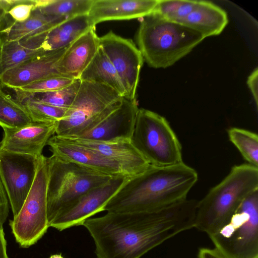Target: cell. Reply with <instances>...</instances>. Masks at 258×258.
Instances as JSON below:
<instances>
[{"instance_id":"6da1fadb","label":"cell","mask_w":258,"mask_h":258,"mask_svg":"<svg viewBox=\"0 0 258 258\" xmlns=\"http://www.w3.org/2000/svg\"><path fill=\"white\" fill-rule=\"evenodd\" d=\"M198 201L185 199L155 211L107 212L82 224L97 258H141L175 235L195 227Z\"/></svg>"},{"instance_id":"7a4b0ae2","label":"cell","mask_w":258,"mask_h":258,"mask_svg":"<svg viewBox=\"0 0 258 258\" xmlns=\"http://www.w3.org/2000/svg\"><path fill=\"white\" fill-rule=\"evenodd\" d=\"M198 180L195 169L183 162L150 165L131 177L106 203L103 211L132 213L155 211L183 201Z\"/></svg>"},{"instance_id":"3957f363","label":"cell","mask_w":258,"mask_h":258,"mask_svg":"<svg viewBox=\"0 0 258 258\" xmlns=\"http://www.w3.org/2000/svg\"><path fill=\"white\" fill-rule=\"evenodd\" d=\"M258 189V167L234 165L227 176L198 201L195 227L209 236L225 224L244 199Z\"/></svg>"},{"instance_id":"277c9868","label":"cell","mask_w":258,"mask_h":258,"mask_svg":"<svg viewBox=\"0 0 258 258\" xmlns=\"http://www.w3.org/2000/svg\"><path fill=\"white\" fill-rule=\"evenodd\" d=\"M205 38L199 32L153 13L142 18L137 33L143 59L155 69L172 66Z\"/></svg>"},{"instance_id":"5b68a950","label":"cell","mask_w":258,"mask_h":258,"mask_svg":"<svg viewBox=\"0 0 258 258\" xmlns=\"http://www.w3.org/2000/svg\"><path fill=\"white\" fill-rule=\"evenodd\" d=\"M122 99L105 84L82 81L72 103L57 122L55 135L67 139L80 137L119 107Z\"/></svg>"},{"instance_id":"8992f818","label":"cell","mask_w":258,"mask_h":258,"mask_svg":"<svg viewBox=\"0 0 258 258\" xmlns=\"http://www.w3.org/2000/svg\"><path fill=\"white\" fill-rule=\"evenodd\" d=\"M47 160L48 225L82 195L106 183L112 178L53 155L47 157Z\"/></svg>"},{"instance_id":"52a82bcc","label":"cell","mask_w":258,"mask_h":258,"mask_svg":"<svg viewBox=\"0 0 258 258\" xmlns=\"http://www.w3.org/2000/svg\"><path fill=\"white\" fill-rule=\"evenodd\" d=\"M132 143L148 163L163 167L183 162L182 146L167 119L152 111L140 108Z\"/></svg>"},{"instance_id":"ba28073f","label":"cell","mask_w":258,"mask_h":258,"mask_svg":"<svg viewBox=\"0 0 258 258\" xmlns=\"http://www.w3.org/2000/svg\"><path fill=\"white\" fill-rule=\"evenodd\" d=\"M226 258H258V189L242 202L229 220L209 236Z\"/></svg>"},{"instance_id":"9c48e42d","label":"cell","mask_w":258,"mask_h":258,"mask_svg":"<svg viewBox=\"0 0 258 258\" xmlns=\"http://www.w3.org/2000/svg\"><path fill=\"white\" fill-rule=\"evenodd\" d=\"M48 179L47 157L41 155L31 188L18 215L10 221L13 234L22 247L27 248L36 243L49 227L47 216Z\"/></svg>"},{"instance_id":"30bf717a","label":"cell","mask_w":258,"mask_h":258,"mask_svg":"<svg viewBox=\"0 0 258 258\" xmlns=\"http://www.w3.org/2000/svg\"><path fill=\"white\" fill-rule=\"evenodd\" d=\"M39 157L0 148V178L14 217L20 212L33 184Z\"/></svg>"},{"instance_id":"8fae6325","label":"cell","mask_w":258,"mask_h":258,"mask_svg":"<svg viewBox=\"0 0 258 258\" xmlns=\"http://www.w3.org/2000/svg\"><path fill=\"white\" fill-rule=\"evenodd\" d=\"M99 45L113 65L127 93L136 98V91L143 57L134 42L112 31L99 37Z\"/></svg>"},{"instance_id":"7c38bea8","label":"cell","mask_w":258,"mask_h":258,"mask_svg":"<svg viewBox=\"0 0 258 258\" xmlns=\"http://www.w3.org/2000/svg\"><path fill=\"white\" fill-rule=\"evenodd\" d=\"M131 178L121 176L111 178L106 183L90 190L60 213L49 225L59 231L82 224L100 212L109 200Z\"/></svg>"},{"instance_id":"4fadbf2b","label":"cell","mask_w":258,"mask_h":258,"mask_svg":"<svg viewBox=\"0 0 258 258\" xmlns=\"http://www.w3.org/2000/svg\"><path fill=\"white\" fill-rule=\"evenodd\" d=\"M139 109L136 98L123 97L119 107L92 129L73 139L103 142L132 141Z\"/></svg>"},{"instance_id":"5bb4252c","label":"cell","mask_w":258,"mask_h":258,"mask_svg":"<svg viewBox=\"0 0 258 258\" xmlns=\"http://www.w3.org/2000/svg\"><path fill=\"white\" fill-rule=\"evenodd\" d=\"M67 47L47 51L7 71L1 77V87L14 90L38 81L63 76L58 72L56 64Z\"/></svg>"},{"instance_id":"9a60e30c","label":"cell","mask_w":258,"mask_h":258,"mask_svg":"<svg viewBox=\"0 0 258 258\" xmlns=\"http://www.w3.org/2000/svg\"><path fill=\"white\" fill-rule=\"evenodd\" d=\"M46 145L49 146L52 155L61 159L76 163L111 177L127 176L114 162L70 139L53 135Z\"/></svg>"},{"instance_id":"2e32d148","label":"cell","mask_w":258,"mask_h":258,"mask_svg":"<svg viewBox=\"0 0 258 258\" xmlns=\"http://www.w3.org/2000/svg\"><path fill=\"white\" fill-rule=\"evenodd\" d=\"M56 122H33L20 128H3L0 148L10 152L39 157L48 140L55 134Z\"/></svg>"},{"instance_id":"e0dca14e","label":"cell","mask_w":258,"mask_h":258,"mask_svg":"<svg viewBox=\"0 0 258 258\" xmlns=\"http://www.w3.org/2000/svg\"><path fill=\"white\" fill-rule=\"evenodd\" d=\"M68 139L114 162L130 177L141 174L150 166L132 141L103 142L80 139Z\"/></svg>"},{"instance_id":"ac0fdd59","label":"cell","mask_w":258,"mask_h":258,"mask_svg":"<svg viewBox=\"0 0 258 258\" xmlns=\"http://www.w3.org/2000/svg\"><path fill=\"white\" fill-rule=\"evenodd\" d=\"M158 0H93L88 14L95 27L102 22L143 18L153 13Z\"/></svg>"},{"instance_id":"d6986e66","label":"cell","mask_w":258,"mask_h":258,"mask_svg":"<svg viewBox=\"0 0 258 258\" xmlns=\"http://www.w3.org/2000/svg\"><path fill=\"white\" fill-rule=\"evenodd\" d=\"M99 47V37L94 27L67 48L57 62L58 72L66 77L79 79L82 73L95 56Z\"/></svg>"},{"instance_id":"ffe728a7","label":"cell","mask_w":258,"mask_h":258,"mask_svg":"<svg viewBox=\"0 0 258 258\" xmlns=\"http://www.w3.org/2000/svg\"><path fill=\"white\" fill-rule=\"evenodd\" d=\"M228 23V16L223 9L211 2L199 1L180 24L199 32L206 38L220 34Z\"/></svg>"},{"instance_id":"44dd1931","label":"cell","mask_w":258,"mask_h":258,"mask_svg":"<svg viewBox=\"0 0 258 258\" xmlns=\"http://www.w3.org/2000/svg\"><path fill=\"white\" fill-rule=\"evenodd\" d=\"M48 32L26 37L17 41H5L2 52L0 79L7 71L48 51L45 41Z\"/></svg>"},{"instance_id":"7402d4cb","label":"cell","mask_w":258,"mask_h":258,"mask_svg":"<svg viewBox=\"0 0 258 258\" xmlns=\"http://www.w3.org/2000/svg\"><path fill=\"white\" fill-rule=\"evenodd\" d=\"M94 27L91 23L88 14L67 19L48 32L45 41L46 49L49 51L67 47Z\"/></svg>"},{"instance_id":"603a6c76","label":"cell","mask_w":258,"mask_h":258,"mask_svg":"<svg viewBox=\"0 0 258 258\" xmlns=\"http://www.w3.org/2000/svg\"><path fill=\"white\" fill-rule=\"evenodd\" d=\"M79 79L82 81L95 82L105 84L122 97L127 93L116 70L99 47L95 56L84 70Z\"/></svg>"},{"instance_id":"cb8c5ba5","label":"cell","mask_w":258,"mask_h":258,"mask_svg":"<svg viewBox=\"0 0 258 258\" xmlns=\"http://www.w3.org/2000/svg\"><path fill=\"white\" fill-rule=\"evenodd\" d=\"M67 19L43 14L35 8L29 18L23 22H14L5 33V41H17L23 38L49 32Z\"/></svg>"},{"instance_id":"d4e9b609","label":"cell","mask_w":258,"mask_h":258,"mask_svg":"<svg viewBox=\"0 0 258 258\" xmlns=\"http://www.w3.org/2000/svg\"><path fill=\"white\" fill-rule=\"evenodd\" d=\"M33 122L23 104L0 88V125L3 128L17 129Z\"/></svg>"},{"instance_id":"484cf974","label":"cell","mask_w":258,"mask_h":258,"mask_svg":"<svg viewBox=\"0 0 258 258\" xmlns=\"http://www.w3.org/2000/svg\"><path fill=\"white\" fill-rule=\"evenodd\" d=\"M93 0H36V8L43 14L69 19L88 14Z\"/></svg>"},{"instance_id":"4316f807","label":"cell","mask_w":258,"mask_h":258,"mask_svg":"<svg viewBox=\"0 0 258 258\" xmlns=\"http://www.w3.org/2000/svg\"><path fill=\"white\" fill-rule=\"evenodd\" d=\"M229 141L247 164L258 167V136L252 132L236 127L227 131Z\"/></svg>"},{"instance_id":"83f0119b","label":"cell","mask_w":258,"mask_h":258,"mask_svg":"<svg viewBox=\"0 0 258 258\" xmlns=\"http://www.w3.org/2000/svg\"><path fill=\"white\" fill-rule=\"evenodd\" d=\"M198 2L195 0H158L153 13L166 20L180 23Z\"/></svg>"},{"instance_id":"f1b7e54d","label":"cell","mask_w":258,"mask_h":258,"mask_svg":"<svg viewBox=\"0 0 258 258\" xmlns=\"http://www.w3.org/2000/svg\"><path fill=\"white\" fill-rule=\"evenodd\" d=\"M82 81L76 79L70 85L55 91L40 93L29 98L37 102L68 109L72 103Z\"/></svg>"},{"instance_id":"f546056e","label":"cell","mask_w":258,"mask_h":258,"mask_svg":"<svg viewBox=\"0 0 258 258\" xmlns=\"http://www.w3.org/2000/svg\"><path fill=\"white\" fill-rule=\"evenodd\" d=\"M75 80L63 76L55 77L28 84L13 90L16 94V98L22 102L34 94L63 88L71 84Z\"/></svg>"},{"instance_id":"4dcf8cb0","label":"cell","mask_w":258,"mask_h":258,"mask_svg":"<svg viewBox=\"0 0 258 258\" xmlns=\"http://www.w3.org/2000/svg\"><path fill=\"white\" fill-rule=\"evenodd\" d=\"M23 104L33 122H56L64 115L67 109L37 102L31 98L24 99Z\"/></svg>"},{"instance_id":"1f68e13d","label":"cell","mask_w":258,"mask_h":258,"mask_svg":"<svg viewBox=\"0 0 258 258\" xmlns=\"http://www.w3.org/2000/svg\"><path fill=\"white\" fill-rule=\"evenodd\" d=\"M36 8V0H17L8 11L9 16L16 22L27 20Z\"/></svg>"},{"instance_id":"d6a6232c","label":"cell","mask_w":258,"mask_h":258,"mask_svg":"<svg viewBox=\"0 0 258 258\" xmlns=\"http://www.w3.org/2000/svg\"><path fill=\"white\" fill-rule=\"evenodd\" d=\"M14 3V0H0V33H6L15 22L8 14Z\"/></svg>"},{"instance_id":"836d02e7","label":"cell","mask_w":258,"mask_h":258,"mask_svg":"<svg viewBox=\"0 0 258 258\" xmlns=\"http://www.w3.org/2000/svg\"><path fill=\"white\" fill-rule=\"evenodd\" d=\"M9 215V204L7 194L0 178V228L5 222Z\"/></svg>"},{"instance_id":"e575fe53","label":"cell","mask_w":258,"mask_h":258,"mask_svg":"<svg viewBox=\"0 0 258 258\" xmlns=\"http://www.w3.org/2000/svg\"><path fill=\"white\" fill-rule=\"evenodd\" d=\"M247 85L252 93L256 106L258 105V69H255L248 77L247 82Z\"/></svg>"},{"instance_id":"d590c367","label":"cell","mask_w":258,"mask_h":258,"mask_svg":"<svg viewBox=\"0 0 258 258\" xmlns=\"http://www.w3.org/2000/svg\"><path fill=\"white\" fill-rule=\"evenodd\" d=\"M198 258H226L215 248L201 247L198 253Z\"/></svg>"},{"instance_id":"8d00e7d4","label":"cell","mask_w":258,"mask_h":258,"mask_svg":"<svg viewBox=\"0 0 258 258\" xmlns=\"http://www.w3.org/2000/svg\"><path fill=\"white\" fill-rule=\"evenodd\" d=\"M0 258H8L7 253V241L3 228H0Z\"/></svg>"},{"instance_id":"74e56055","label":"cell","mask_w":258,"mask_h":258,"mask_svg":"<svg viewBox=\"0 0 258 258\" xmlns=\"http://www.w3.org/2000/svg\"><path fill=\"white\" fill-rule=\"evenodd\" d=\"M5 40H6L5 33H0V70H1V61H2L3 49V46H4V43H5ZM0 88H1V84H0Z\"/></svg>"},{"instance_id":"f35d334b","label":"cell","mask_w":258,"mask_h":258,"mask_svg":"<svg viewBox=\"0 0 258 258\" xmlns=\"http://www.w3.org/2000/svg\"><path fill=\"white\" fill-rule=\"evenodd\" d=\"M49 258H63L61 254H55L51 255Z\"/></svg>"}]
</instances>
